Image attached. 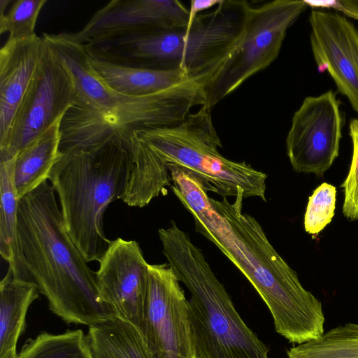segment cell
<instances>
[{"label": "cell", "mask_w": 358, "mask_h": 358, "mask_svg": "<svg viewBox=\"0 0 358 358\" xmlns=\"http://www.w3.org/2000/svg\"><path fill=\"white\" fill-rule=\"evenodd\" d=\"M174 194L192 215L196 231L211 241L250 282L273 317L275 331L302 344L324 334L321 302L299 281L262 227L243 212V194L233 203L209 197L201 181L178 166L170 169Z\"/></svg>", "instance_id": "obj_1"}, {"label": "cell", "mask_w": 358, "mask_h": 358, "mask_svg": "<svg viewBox=\"0 0 358 358\" xmlns=\"http://www.w3.org/2000/svg\"><path fill=\"white\" fill-rule=\"evenodd\" d=\"M52 186L43 182L19 200L13 277L34 282L66 324L90 327L114 317L96 272L68 234Z\"/></svg>", "instance_id": "obj_2"}, {"label": "cell", "mask_w": 358, "mask_h": 358, "mask_svg": "<svg viewBox=\"0 0 358 358\" xmlns=\"http://www.w3.org/2000/svg\"><path fill=\"white\" fill-rule=\"evenodd\" d=\"M45 43L73 82L75 104L60 125L59 149L87 146L132 131L169 127L183 121L199 104V94L191 80L141 96L117 92L94 69L84 44L70 33L49 34Z\"/></svg>", "instance_id": "obj_3"}, {"label": "cell", "mask_w": 358, "mask_h": 358, "mask_svg": "<svg viewBox=\"0 0 358 358\" xmlns=\"http://www.w3.org/2000/svg\"><path fill=\"white\" fill-rule=\"evenodd\" d=\"M252 6L222 0L178 31L125 36L92 44V56L122 66L152 69L180 67L201 86L229 58L241 41Z\"/></svg>", "instance_id": "obj_4"}, {"label": "cell", "mask_w": 358, "mask_h": 358, "mask_svg": "<svg viewBox=\"0 0 358 358\" xmlns=\"http://www.w3.org/2000/svg\"><path fill=\"white\" fill-rule=\"evenodd\" d=\"M59 151L49 180L65 229L87 262H99L111 242L103 231L104 213L125 192L131 154L117 136Z\"/></svg>", "instance_id": "obj_5"}, {"label": "cell", "mask_w": 358, "mask_h": 358, "mask_svg": "<svg viewBox=\"0 0 358 358\" xmlns=\"http://www.w3.org/2000/svg\"><path fill=\"white\" fill-rule=\"evenodd\" d=\"M163 253L189 290L188 317L196 358H268L201 250L174 222L158 231Z\"/></svg>", "instance_id": "obj_6"}, {"label": "cell", "mask_w": 358, "mask_h": 358, "mask_svg": "<svg viewBox=\"0 0 358 358\" xmlns=\"http://www.w3.org/2000/svg\"><path fill=\"white\" fill-rule=\"evenodd\" d=\"M168 168L177 166L222 197L243 194L266 201L267 176L245 162L223 157L210 110L201 107L181 122L136 131Z\"/></svg>", "instance_id": "obj_7"}, {"label": "cell", "mask_w": 358, "mask_h": 358, "mask_svg": "<svg viewBox=\"0 0 358 358\" xmlns=\"http://www.w3.org/2000/svg\"><path fill=\"white\" fill-rule=\"evenodd\" d=\"M306 1L275 0L251 7L243 35L220 69L201 86L210 110L278 56L288 28L306 9Z\"/></svg>", "instance_id": "obj_8"}, {"label": "cell", "mask_w": 358, "mask_h": 358, "mask_svg": "<svg viewBox=\"0 0 358 358\" xmlns=\"http://www.w3.org/2000/svg\"><path fill=\"white\" fill-rule=\"evenodd\" d=\"M76 100L75 86L69 73L45 44L37 70L9 130L0 141V159L15 157L63 118Z\"/></svg>", "instance_id": "obj_9"}, {"label": "cell", "mask_w": 358, "mask_h": 358, "mask_svg": "<svg viewBox=\"0 0 358 358\" xmlns=\"http://www.w3.org/2000/svg\"><path fill=\"white\" fill-rule=\"evenodd\" d=\"M167 263L148 264L142 334L152 358H196L185 292Z\"/></svg>", "instance_id": "obj_10"}, {"label": "cell", "mask_w": 358, "mask_h": 358, "mask_svg": "<svg viewBox=\"0 0 358 358\" xmlns=\"http://www.w3.org/2000/svg\"><path fill=\"white\" fill-rule=\"evenodd\" d=\"M342 127L339 101L331 90L306 97L292 117L286 138L293 169L323 178L338 156Z\"/></svg>", "instance_id": "obj_11"}, {"label": "cell", "mask_w": 358, "mask_h": 358, "mask_svg": "<svg viewBox=\"0 0 358 358\" xmlns=\"http://www.w3.org/2000/svg\"><path fill=\"white\" fill-rule=\"evenodd\" d=\"M96 284L103 301L114 315L141 333L148 287V263L138 243L117 238L99 262Z\"/></svg>", "instance_id": "obj_12"}, {"label": "cell", "mask_w": 358, "mask_h": 358, "mask_svg": "<svg viewBox=\"0 0 358 358\" xmlns=\"http://www.w3.org/2000/svg\"><path fill=\"white\" fill-rule=\"evenodd\" d=\"M189 9L178 0H113L97 10L75 37L87 45L129 35L185 29Z\"/></svg>", "instance_id": "obj_13"}, {"label": "cell", "mask_w": 358, "mask_h": 358, "mask_svg": "<svg viewBox=\"0 0 358 358\" xmlns=\"http://www.w3.org/2000/svg\"><path fill=\"white\" fill-rule=\"evenodd\" d=\"M310 46L320 73L327 71L338 91L358 113V31L345 16L322 10H312Z\"/></svg>", "instance_id": "obj_14"}, {"label": "cell", "mask_w": 358, "mask_h": 358, "mask_svg": "<svg viewBox=\"0 0 358 358\" xmlns=\"http://www.w3.org/2000/svg\"><path fill=\"white\" fill-rule=\"evenodd\" d=\"M45 47L43 37L36 34L22 39L8 38L0 49V141L9 130Z\"/></svg>", "instance_id": "obj_15"}, {"label": "cell", "mask_w": 358, "mask_h": 358, "mask_svg": "<svg viewBox=\"0 0 358 358\" xmlns=\"http://www.w3.org/2000/svg\"><path fill=\"white\" fill-rule=\"evenodd\" d=\"M91 64L101 78L120 94L141 96L169 89L188 80L180 67L152 69L122 66L90 55Z\"/></svg>", "instance_id": "obj_16"}, {"label": "cell", "mask_w": 358, "mask_h": 358, "mask_svg": "<svg viewBox=\"0 0 358 358\" xmlns=\"http://www.w3.org/2000/svg\"><path fill=\"white\" fill-rule=\"evenodd\" d=\"M62 120L55 122L15 157L14 181L19 200L50 178L60 156Z\"/></svg>", "instance_id": "obj_17"}, {"label": "cell", "mask_w": 358, "mask_h": 358, "mask_svg": "<svg viewBox=\"0 0 358 358\" xmlns=\"http://www.w3.org/2000/svg\"><path fill=\"white\" fill-rule=\"evenodd\" d=\"M38 294L34 282L16 278L8 270L0 282V355L16 349L29 307Z\"/></svg>", "instance_id": "obj_18"}, {"label": "cell", "mask_w": 358, "mask_h": 358, "mask_svg": "<svg viewBox=\"0 0 358 358\" xmlns=\"http://www.w3.org/2000/svg\"><path fill=\"white\" fill-rule=\"evenodd\" d=\"M86 336L94 358H152L141 332L116 316L90 327Z\"/></svg>", "instance_id": "obj_19"}, {"label": "cell", "mask_w": 358, "mask_h": 358, "mask_svg": "<svg viewBox=\"0 0 358 358\" xmlns=\"http://www.w3.org/2000/svg\"><path fill=\"white\" fill-rule=\"evenodd\" d=\"M17 358H94L87 336L81 329L62 334L42 332L29 338Z\"/></svg>", "instance_id": "obj_20"}, {"label": "cell", "mask_w": 358, "mask_h": 358, "mask_svg": "<svg viewBox=\"0 0 358 358\" xmlns=\"http://www.w3.org/2000/svg\"><path fill=\"white\" fill-rule=\"evenodd\" d=\"M15 157L0 159V253L9 266L16 255L19 199L14 181Z\"/></svg>", "instance_id": "obj_21"}, {"label": "cell", "mask_w": 358, "mask_h": 358, "mask_svg": "<svg viewBox=\"0 0 358 358\" xmlns=\"http://www.w3.org/2000/svg\"><path fill=\"white\" fill-rule=\"evenodd\" d=\"M288 358H358V324L347 323L289 348Z\"/></svg>", "instance_id": "obj_22"}, {"label": "cell", "mask_w": 358, "mask_h": 358, "mask_svg": "<svg viewBox=\"0 0 358 358\" xmlns=\"http://www.w3.org/2000/svg\"><path fill=\"white\" fill-rule=\"evenodd\" d=\"M47 0H18L7 13L0 17V34H9L8 38L22 39L36 35L38 15Z\"/></svg>", "instance_id": "obj_23"}, {"label": "cell", "mask_w": 358, "mask_h": 358, "mask_svg": "<svg viewBox=\"0 0 358 358\" xmlns=\"http://www.w3.org/2000/svg\"><path fill=\"white\" fill-rule=\"evenodd\" d=\"M336 202L335 186L323 182L313 191L304 215V229L308 234L317 236L331 222Z\"/></svg>", "instance_id": "obj_24"}, {"label": "cell", "mask_w": 358, "mask_h": 358, "mask_svg": "<svg viewBox=\"0 0 358 358\" xmlns=\"http://www.w3.org/2000/svg\"><path fill=\"white\" fill-rule=\"evenodd\" d=\"M349 135L352 143V155L349 172L341 185L343 189V214L350 221L358 220V118L349 124Z\"/></svg>", "instance_id": "obj_25"}, {"label": "cell", "mask_w": 358, "mask_h": 358, "mask_svg": "<svg viewBox=\"0 0 358 358\" xmlns=\"http://www.w3.org/2000/svg\"><path fill=\"white\" fill-rule=\"evenodd\" d=\"M222 0H194L190 3L189 9V24L190 26L195 17L199 15V13L213 6H217Z\"/></svg>", "instance_id": "obj_26"}, {"label": "cell", "mask_w": 358, "mask_h": 358, "mask_svg": "<svg viewBox=\"0 0 358 358\" xmlns=\"http://www.w3.org/2000/svg\"><path fill=\"white\" fill-rule=\"evenodd\" d=\"M334 3L345 15L358 20V0H339Z\"/></svg>", "instance_id": "obj_27"}, {"label": "cell", "mask_w": 358, "mask_h": 358, "mask_svg": "<svg viewBox=\"0 0 358 358\" xmlns=\"http://www.w3.org/2000/svg\"><path fill=\"white\" fill-rule=\"evenodd\" d=\"M10 3V0H1L0 1V17L5 15V9L7 6Z\"/></svg>", "instance_id": "obj_28"}, {"label": "cell", "mask_w": 358, "mask_h": 358, "mask_svg": "<svg viewBox=\"0 0 358 358\" xmlns=\"http://www.w3.org/2000/svg\"><path fill=\"white\" fill-rule=\"evenodd\" d=\"M17 355L18 354L17 353L16 349H15L0 355V358H17Z\"/></svg>", "instance_id": "obj_29"}]
</instances>
